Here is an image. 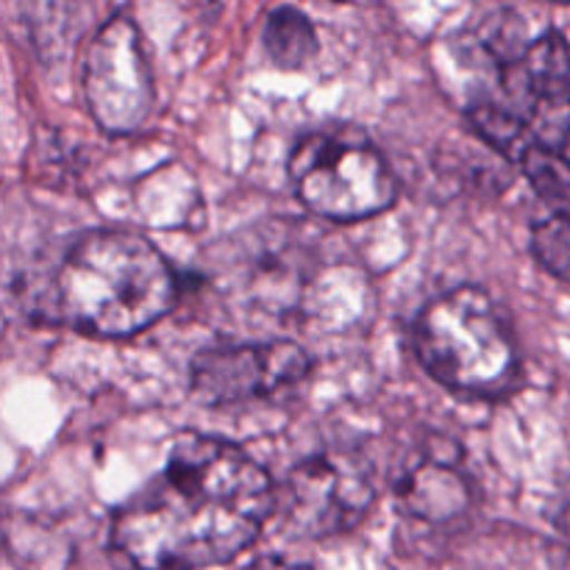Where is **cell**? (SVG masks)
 <instances>
[{
	"label": "cell",
	"mask_w": 570,
	"mask_h": 570,
	"mask_svg": "<svg viewBox=\"0 0 570 570\" xmlns=\"http://www.w3.org/2000/svg\"><path fill=\"white\" fill-rule=\"evenodd\" d=\"M276 490L259 462L220 438L187 434L165 468L115 510L109 543L134 570H198L256 543Z\"/></svg>",
	"instance_id": "1"
},
{
	"label": "cell",
	"mask_w": 570,
	"mask_h": 570,
	"mask_svg": "<svg viewBox=\"0 0 570 570\" xmlns=\"http://www.w3.org/2000/svg\"><path fill=\"white\" fill-rule=\"evenodd\" d=\"M178 289V276L156 245L128 228H92L56 267L53 304L76 332L131 337L170 315Z\"/></svg>",
	"instance_id": "2"
},
{
	"label": "cell",
	"mask_w": 570,
	"mask_h": 570,
	"mask_svg": "<svg viewBox=\"0 0 570 570\" xmlns=\"http://www.w3.org/2000/svg\"><path fill=\"white\" fill-rule=\"evenodd\" d=\"M415 351L434 382L468 399H504L521 382V351L510 321L493 295L473 284L423 306Z\"/></svg>",
	"instance_id": "3"
},
{
	"label": "cell",
	"mask_w": 570,
	"mask_h": 570,
	"mask_svg": "<svg viewBox=\"0 0 570 570\" xmlns=\"http://www.w3.org/2000/svg\"><path fill=\"white\" fill-rule=\"evenodd\" d=\"M287 176L301 204L332 223L382 215L399 198L393 167L356 128L304 134L289 150Z\"/></svg>",
	"instance_id": "4"
},
{
	"label": "cell",
	"mask_w": 570,
	"mask_h": 570,
	"mask_svg": "<svg viewBox=\"0 0 570 570\" xmlns=\"http://www.w3.org/2000/svg\"><path fill=\"white\" fill-rule=\"evenodd\" d=\"M376 493V468L360 449H326L287 473L278 501L293 532L334 538L365 521Z\"/></svg>",
	"instance_id": "5"
},
{
	"label": "cell",
	"mask_w": 570,
	"mask_h": 570,
	"mask_svg": "<svg viewBox=\"0 0 570 570\" xmlns=\"http://www.w3.org/2000/svg\"><path fill=\"white\" fill-rule=\"evenodd\" d=\"M83 100L106 134H134L156 104L142 33L126 14L106 20L83 56Z\"/></svg>",
	"instance_id": "6"
},
{
	"label": "cell",
	"mask_w": 570,
	"mask_h": 570,
	"mask_svg": "<svg viewBox=\"0 0 570 570\" xmlns=\"http://www.w3.org/2000/svg\"><path fill=\"white\" fill-rule=\"evenodd\" d=\"M309 367V354L293 340L212 345L189 365V390L204 406H239L295 387Z\"/></svg>",
	"instance_id": "7"
},
{
	"label": "cell",
	"mask_w": 570,
	"mask_h": 570,
	"mask_svg": "<svg viewBox=\"0 0 570 570\" xmlns=\"http://www.w3.org/2000/svg\"><path fill=\"white\" fill-rule=\"evenodd\" d=\"M395 507L423 527H451L471 512L476 488L454 440L432 434L406 454L393 484Z\"/></svg>",
	"instance_id": "8"
},
{
	"label": "cell",
	"mask_w": 570,
	"mask_h": 570,
	"mask_svg": "<svg viewBox=\"0 0 570 570\" xmlns=\"http://www.w3.org/2000/svg\"><path fill=\"white\" fill-rule=\"evenodd\" d=\"M262 39H265L267 56L284 70H298L309 65L312 56L317 53L315 26L304 11L293 6H278L267 14Z\"/></svg>",
	"instance_id": "9"
},
{
	"label": "cell",
	"mask_w": 570,
	"mask_h": 570,
	"mask_svg": "<svg viewBox=\"0 0 570 570\" xmlns=\"http://www.w3.org/2000/svg\"><path fill=\"white\" fill-rule=\"evenodd\" d=\"M518 167L532 184L534 195L546 204L549 212H570V161L557 150L534 142L521 156Z\"/></svg>",
	"instance_id": "10"
},
{
	"label": "cell",
	"mask_w": 570,
	"mask_h": 570,
	"mask_svg": "<svg viewBox=\"0 0 570 570\" xmlns=\"http://www.w3.org/2000/svg\"><path fill=\"white\" fill-rule=\"evenodd\" d=\"M532 254L551 276L570 284V212H549L534 223Z\"/></svg>",
	"instance_id": "11"
},
{
	"label": "cell",
	"mask_w": 570,
	"mask_h": 570,
	"mask_svg": "<svg viewBox=\"0 0 570 570\" xmlns=\"http://www.w3.org/2000/svg\"><path fill=\"white\" fill-rule=\"evenodd\" d=\"M248 570H312L309 566H301V562H289L284 557H265V560H256Z\"/></svg>",
	"instance_id": "12"
},
{
	"label": "cell",
	"mask_w": 570,
	"mask_h": 570,
	"mask_svg": "<svg viewBox=\"0 0 570 570\" xmlns=\"http://www.w3.org/2000/svg\"><path fill=\"white\" fill-rule=\"evenodd\" d=\"M562 529H566V534L570 538V507L566 510V518H562Z\"/></svg>",
	"instance_id": "13"
}]
</instances>
